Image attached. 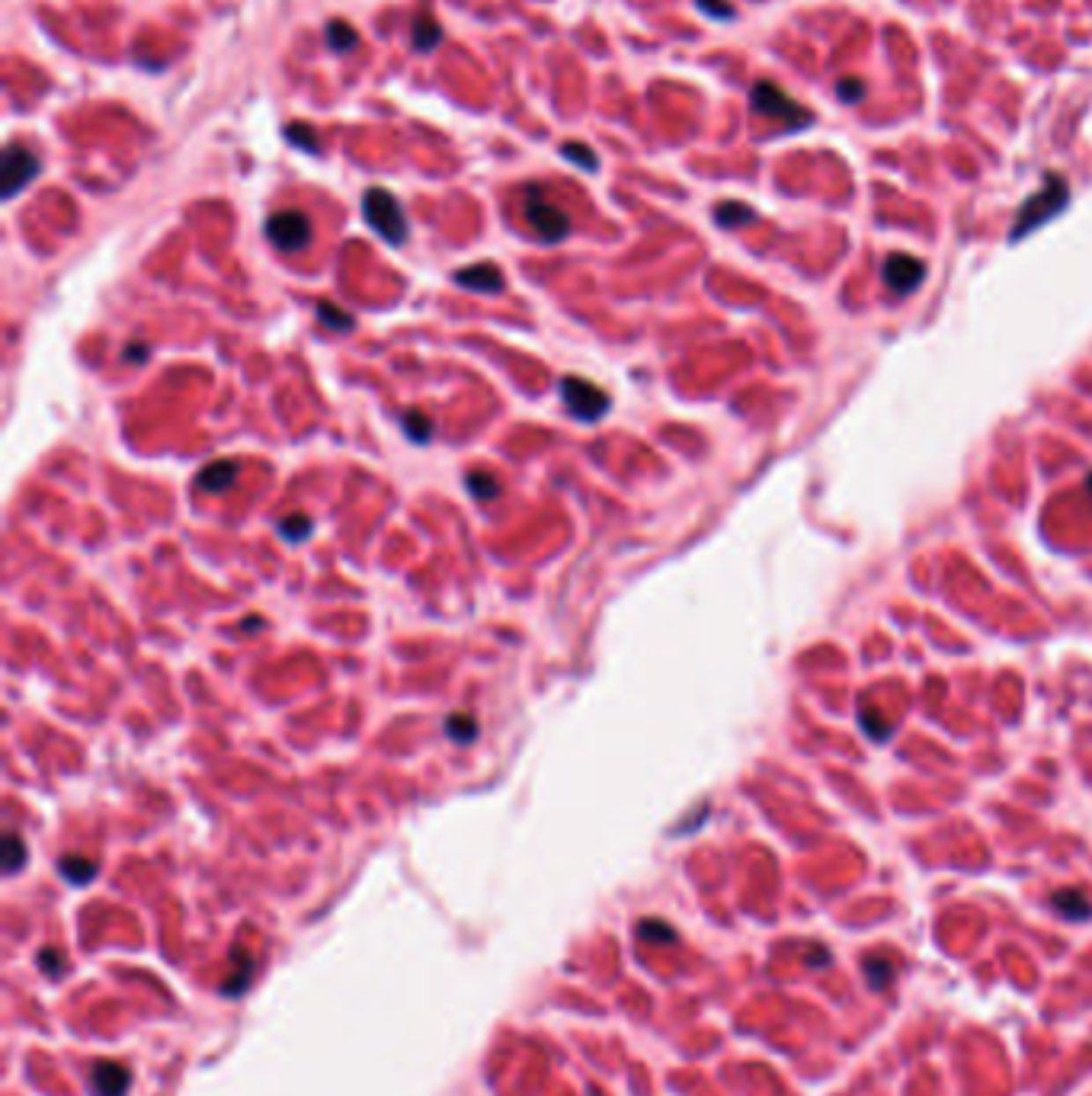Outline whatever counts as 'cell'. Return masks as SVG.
Masks as SVG:
<instances>
[{
  "label": "cell",
  "mask_w": 1092,
  "mask_h": 1096,
  "mask_svg": "<svg viewBox=\"0 0 1092 1096\" xmlns=\"http://www.w3.org/2000/svg\"><path fill=\"white\" fill-rule=\"evenodd\" d=\"M1066 199H1070V186H1066V180L1060 177V174L1051 170L1038 193L1029 196V199L1022 203L1019 215H1015V221H1013V231H1009V241H1022L1025 234L1038 231L1041 225H1048L1057 212H1064L1066 209Z\"/></svg>",
  "instance_id": "6da1fadb"
},
{
  "label": "cell",
  "mask_w": 1092,
  "mask_h": 1096,
  "mask_svg": "<svg viewBox=\"0 0 1092 1096\" xmlns=\"http://www.w3.org/2000/svg\"><path fill=\"white\" fill-rule=\"evenodd\" d=\"M362 215L369 221V228L385 238L387 244H404L407 238V215H404V205L397 203V196L391 189H381V186H372L365 189L362 196Z\"/></svg>",
  "instance_id": "7a4b0ae2"
},
{
  "label": "cell",
  "mask_w": 1092,
  "mask_h": 1096,
  "mask_svg": "<svg viewBox=\"0 0 1092 1096\" xmlns=\"http://www.w3.org/2000/svg\"><path fill=\"white\" fill-rule=\"evenodd\" d=\"M749 107L753 113L763 119H775V122L788 125V129H801L804 122H810V113L804 107H798L782 87H775L772 80H759L753 93H749Z\"/></svg>",
  "instance_id": "3957f363"
},
{
  "label": "cell",
  "mask_w": 1092,
  "mask_h": 1096,
  "mask_svg": "<svg viewBox=\"0 0 1092 1096\" xmlns=\"http://www.w3.org/2000/svg\"><path fill=\"white\" fill-rule=\"evenodd\" d=\"M522 212H526V221L532 225V231H535L545 244H557V241H564L567 234H571V218H567V212L548 203L535 186H528L526 189Z\"/></svg>",
  "instance_id": "277c9868"
},
{
  "label": "cell",
  "mask_w": 1092,
  "mask_h": 1096,
  "mask_svg": "<svg viewBox=\"0 0 1092 1096\" xmlns=\"http://www.w3.org/2000/svg\"><path fill=\"white\" fill-rule=\"evenodd\" d=\"M266 238L273 241V248L282 254H299L311 244V221L299 209H282V212L266 218Z\"/></svg>",
  "instance_id": "5b68a950"
},
{
  "label": "cell",
  "mask_w": 1092,
  "mask_h": 1096,
  "mask_svg": "<svg viewBox=\"0 0 1092 1096\" xmlns=\"http://www.w3.org/2000/svg\"><path fill=\"white\" fill-rule=\"evenodd\" d=\"M39 170H42V160L35 158L33 151L23 148V144H7V151H4V167H0V177H4V199H13L17 193H23V189L39 177Z\"/></svg>",
  "instance_id": "8992f818"
},
{
  "label": "cell",
  "mask_w": 1092,
  "mask_h": 1096,
  "mask_svg": "<svg viewBox=\"0 0 1092 1096\" xmlns=\"http://www.w3.org/2000/svg\"><path fill=\"white\" fill-rule=\"evenodd\" d=\"M561 398L567 404L573 417H580V420H599V417L609 411V398L606 391L590 385V381L583 379H564L561 381Z\"/></svg>",
  "instance_id": "52a82bcc"
},
{
  "label": "cell",
  "mask_w": 1092,
  "mask_h": 1096,
  "mask_svg": "<svg viewBox=\"0 0 1092 1096\" xmlns=\"http://www.w3.org/2000/svg\"><path fill=\"white\" fill-rule=\"evenodd\" d=\"M926 279V263L919 256H910V254H890L884 260V283L894 295H907L913 293L916 285Z\"/></svg>",
  "instance_id": "ba28073f"
},
{
  "label": "cell",
  "mask_w": 1092,
  "mask_h": 1096,
  "mask_svg": "<svg viewBox=\"0 0 1092 1096\" xmlns=\"http://www.w3.org/2000/svg\"><path fill=\"white\" fill-rule=\"evenodd\" d=\"M90 1090L93 1096H122L129 1090V1070L119 1061H100L90 1074Z\"/></svg>",
  "instance_id": "9c48e42d"
},
{
  "label": "cell",
  "mask_w": 1092,
  "mask_h": 1096,
  "mask_svg": "<svg viewBox=\"0 0 1092 1096\" xmlns=\"http://www.w3.org/2000/svg\"><path fill=\"white\" fill-rule=\"evenodd\" d=\"M455 283L471 289V293H500L503 289V273L493 263H475L465 266L455 273Z\"/></svg>",
  "instance_id": "30bf717a"
},
{
  "label": "cell",
  "mask_w": 1092,
  "mask_h": 1096,
  "mask_svg": "<svg viewBox=\"0 0 1092 1096\" xmlns=\"http://www.w3.org/2000/svg\"><path fill=\"white\" fill-rule=\"evenodd\" d=\"M238 471H240V465L231 459L211 462V465L203 469V475H199V487H205L209 494H221V491H228V487L238 481Z\"/></svg>",
  "instance_id": "8fae6325"
},
{
  "label": "cell",
  "mask_w": 1092,
  "mask_h": 1096,
  "mask_svg": "<svg viewBox=\"0 0 1092 1096\" xmlns=\"http://www.w3.org/2000/svg\"><path fill=\"white\" fill-rule=\"evenodd\" d=\"M439 39H442V26L432 17L423 13V17L414 23V48L417 52H430V48L439 45Z\"/></svg>",
  "instance_id": "7c38bea8"
},
{
  "label": "cell",
  "mask_w": 1092,
  "mask_h": 1096,
  "mask_svg": "<svg viewBox=\"0 0 1092 1096\" xmlns=\"http://www.w3.org/2000/svg\"><path fill=\"white\" fill-rule=\"evenodd\" d=\"M1054 907L1060 914H1066L1070 920H1086L1092 914V904L1086 901L1080 892H1057L1054 894Z\"/></svg>",
  "instance_id": "4fadbf2b"
},
{
  "label": "cell",
  "mask_w": 1092,
  "mask_h": 1096,
  "mask_svg": "<svg viewBox=\"0 0 1092 1096\" xmlns=\"http://www.w3.org/2000/svg\"><path fill=\"white\" fill-rule=\"evenodd\" d=\"M324 39H327V48H330V52H340V55H343V52H350V48H356V42H359V33L336 19V23H330V26H327Z\"/></svg>",
  "instance_id": "5bb4252c"
},
{
  "label": "cell",
  "mask_w": 1092,
  "mask_h": 1096,
  "mask_svg": "<svg viewBox=\"0 0 1092 1096\" xmlns=\"http://www.w3.org/2000/svg\"><path fill=\"white\" fill-rule=\"evenodd\" d=\"M753 218H756L753 209H747L743 203H721L714 209V221L724 225V228H740V225H747V221H753Z\"/></svg>",
  "instance_id": "9a60e30c"
},
{
  "label": "cell",
  "mask_w": 1092,
  "mask_h": 1096,
  "mask_svg": "<svg viewBox=\"0 0 1092 1096\" xmlns=\"http://www.w3.org/2000/svg\"><path fill=\"white\" fill-rule=\"evenodd\" d=\"M285 138H289V142L295 144V148L308 151V154H317V151H321V138H317V129H314V125H308V122H291L289 129H285Z\"/></svg>",
  "instance_id": "2e32d148"
},
{
  "label": "cell",
  "mask_w": 1092,
  "mask_h": 1096,
  "mask_svg": "<svg viewBox=\"0 0 1092 1096\" xmlns=\"http://www.w3.org/2000/svg\"><path fill=\"white\" fill-rule=\"evenodd\" d=\"M58 869H62V876L68 878V882H74V885H87L90 878L97 876V866L84 856H64Z\"/></svg>",
  "instance_id": "e0dca14e"
},
{
  "label": "cell",
  "mask_w": 1092,
  "mask_h": 1096,
  "mask_svg": "<svg viewBox=\"0 0 1092 1096\" xmlns=\"http://www.w3.org/2000/svg\"><path fill=\"white\" fill-rule=\"evenodd\" d=\"M561 158H567L580 170H599V158L590 151V144H583V142H564Z\"/></svg>",
  "instance_id": "ac0fdd59"
},
{
  "label": "cell",
  "mask_w": 1092,
  "mask_h": 1096,
  "mask_svg": "<svg viewBox=\"0 0 1092 1096\" xmlns=\"http://www.w3.org/2000/svg\"><path fill=\"white\" fill-rule=\"evenodd\" d=\"M311 529H314V526H311V516H305V513H291V516H282L279 520V532L289 542L308 539Z\"/></svg>",
  "instance_id": "d6986e66"
},
{
  "label": "cell",
  "mask_w": 1092,
  "mask_h": 1096,
  "mask_svg": "<svg viewBox=\"0 0 1092 1096\" xmlns=\"http://www.w3.org/2000/svg\"><path fill=\"white\" fill-rule=\"evenodd\" d=\"M468 491L477 497V500H493V497L500 494V481L487 471H471L468 475Z\"/></svg>",
  "instance_id": "ffe728a7"
},
{
  "label": "cell",
  "mask_w": 1092,
  "mask_h": 1096,
  "mask_svg": "<svg viewBox=\"0 0 1092 1096\" xmlns=\"http://www.w3.org/2000/svg\"><path fill=\"white\" fill-rule=\"evenodd\" d=\"M446 734H449L452 741H475L477 734V722L471 715H449L446 718Z\"/></svg>",
  "instance_id": "44dd1931"
},
{
  "label": "cell",
  "mask_w": 1092,
  "mask_h": 1096,
  "mask_svg": "<svg viewBox=\"0 0 1092 1096\" xmlns=\"http://www.w3.org/2000/svg\"><path fill=\"white\" fill-rule=\"evenodd\" d=\"M23 863H26V847H23V841H19L17 833H7V843H4V869L13 876Z\"/></svg>",
  "instance_id": "7402d4cb"
},
{
  "label": "cell",
  "mask_w": 1092,
  "mask_h": 1096,
  "mask_svg": "<svg viewBox=\"0 0 1092 1096\" xmlns=\"http://www.w3.org/2000/svg\"><path fill=\"white\" fill-rule=\"evenodd\" d=\"M317 315H321V321H324L327 328H334V330H350L352 328V318L346 315V311L336 308V305L321 301V305H317Z\"/></svg>",
  "instance_id": "603a6c76"
},
{
  "label": "cell",
  "mask_w": 1092,
  "mask_h": 1096,
  "mask_svg": "<svg viewBox=\"0 0 1092 1096\" xmlns=\"http://www.w3.org/2000/svg\"><path fill=\"white\" fill-rule=\"evenodd\" d=\"M404 430L414 436V442H426L430 440V433H432V424L426 420L423 411H410V414L404 417Z\"/></svg>",
  "instance_id": "cb8c5ba5"
},
{
  "label": "cell",
  "mask_w": 1092,
  "mask_h": 1096,
  "mask_svg": "<svg viewBox=\"0 0 1092 1096\" xmlns=\"http://www.w3.org/2000/svg\"><path fill=\"white\" fill-rule=\"evenodd\" d=\"M865 972H868V981L874 988H884L890 981V962H884V959H865Z\"/></svg>",
  "instance_id": "d4e9b609"
},
{
  "label": "cell",
  "mask_w": 1092,
  "mask_h": 1096,
  "mask_svg": "<svg viewBox=\"0 0 1092 1096\" xmlns=\"http://www.w3.org/2000/svg\"><path fill=\"white\" fill-rule=\"evenodd\" d=\"M696 4H698L702 13H708V17H714V19H731L734 17V7L731 4H724V0H696Z\"/></svg>",
  "instance_id": "484cf974"
},
{
  "label": "cell",
  "mask_w": 1092,
  "mask_h": 1096,
  "mask_svg": "<svg viewBox=\"0 0 1092 1096\" xmlns=\"http://www.w3.org/2000/svg\"><path fill=\"white\" fill-rule=\"evenodd\" d=\"M638 933H641L644 939H673V929L663 927V923H657V920H644Z\"/></svg>",
  "instance_id": "4316f807"
},
{
  "label": "cell",
  "mask_w": 1092,
  "mask_h": 1096,
  "mask_svg": "<svg viewBox=\"0 0 1092 1096\" xmlns=\"http://www.w3.org/2000/svg\"><path fill=\"white\" fill-rule=\"evenodd\" d=\"M865 97V84L859 80H839V100L843 103H855V100Z\"/></svg>",
  "instance_id": "83f0119b"
},
{
  "label": "cell",
  "mask_w": 1092,
  "mask_h": 1096,
  "mask_svg": "<svg viewBox=\"0 0 1092 1096\" xmlns=\"http://www.w3.org/2000/svg\"><path fill=\"white\" fill-rule=\"evenodd\" d=\"M39 965L45 968V974H62L64 959H62V952H55V949H45V952L39 955Z\"/></svg>",
  "instance_id": "f1b7e54d"
},
{
  "label": "cell",
  "mask_w": 1092,
  "mask_h": 1096,
  "mask_svg": "<svg viewBox=\"0 0 1092 1096\" xmlns=\"http://www.w3.org/2000/svg\"><path fill=\"white\" fill-rule=\"evenodd\" d=\"M1089 491H1092V475H1089Z\"/></svg>",
  "instance_id": "f546056e"
}]
</instances>
